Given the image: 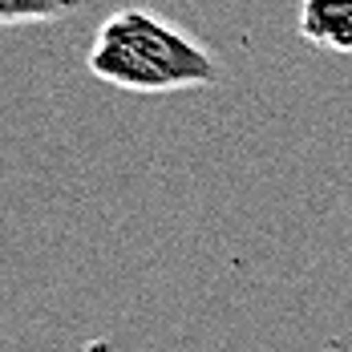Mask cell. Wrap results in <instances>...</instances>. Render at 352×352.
I'll return each mask as SVG.
<instances>
[{
	"label": "cell",
	"instance_id": "1",
	"mask_svg": "<svg viewBox=\"0 0 352 352\" xmlns=\"http://www.w3.org/2000/svg\"><path fill=\"white\" fill-rule=\"evenodd\" d=\"M89 73L126 94H182L219 85L214 53L195 41L182 25L158 16L154 8H118L98 25L89 57Z\"/></svg>",
	"mask_w": 352,
	"mask_h": 352
},
{
	"label": "cell",
	"instance_id": "2",
	"mask_svg": "<svg viewBox=\"0 0 352 352\" xmlns=\"http://www.w3.org/2000/svg\"><path fill=\"white\" fill-rule=\"evenodd\" d=\"M296 29L324 53L352 57V0H300Z\"/></svg>",
	"mask_w": 352,
	"mask_h": 352
},
{
	"label": "cell",
	"instance_id": "3",
	"mask_svg": "<svg viewBox=\"0 0 352 352\" xmlns=\"http://www.w3.org/2000/svg\"><path fill=\"white\" fill-rule=\"evenodd\" d=\"M85 0H0V29L12 25H57L81 12Z\"/></svg>",
	"mask_w": 352,
	"mask_h": 352
}]
</instances>
